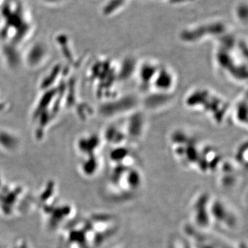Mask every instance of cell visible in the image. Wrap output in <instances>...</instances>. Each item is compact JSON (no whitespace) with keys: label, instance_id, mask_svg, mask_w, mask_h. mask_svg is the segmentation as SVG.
Here are the masks:
<instances>
[{"label":"cell","instance_id":"cell-7","mask_svg":"<svg viewBox=\"0 0 248 248\" xmlns=\"http://www.w3.org/2000/svg\"><path fill=\"white\" fill-rule=\"evenodd\" d=\"M0 1H1V0H0Z\"/></svg>","mask_w":248,"mask_h":248},{"label":"cell","instance_id":"cell-1","mask_svg":"<svg viewBox=\"0 0 248 248\" xmlns=\"http://www.w3.org/2000/svg\"><path fill=\"white\" fill-rule=\"evenodd\" d=\"M143 186V174L135 166L130 168L115 166L109 190L114 200L127 202L133 200Z\"/></svg>","mask_w":248,"mask_h":248},{"label":"cell","instance_id":"cell-4","mask_svg":"<svg viewBox=\"0 0 248 248\" xmlns=\"http://www.w3.org/2000/svg\"><path fill=\"white\" fill-rule=\"evenodd\" d=\"M183 231L190 248H237L211 231L196 229L189 223L184 225Z\"/></svg>","mask_w":248,"mask_h":248},{"label":"cell","instance_id":"cell-6","mask_svg":"<svg viewBox=\"0 0 248 248\" xmlns=\"http://www.w3.org/2000/svg\"><path fill=\"white\" fill-rule=\"evenodd\" d=\"M43 1L44 2L50 5H58L61 4L63 0H43Z\"/></svg>","mask_w":248,"mask_h":248},{"label":"cell","instance_id":"cell-5","mask_svg":"<svg viewBox=\"0 0 248 248\" xmlns=\"http://www.w3.org/2000/svg\"><path fill=\"white\" fill-rule=\"evenodd\" d=\"M169 248H190L186 239L179 235L171 237L169 242Z\"/></svg>","mask_w":248,"mask_h":248},{"label":"cell","instance_id":"cell-3","mask_svg":"<svg viewBox=\"0 0 248 248\" xmlns=\"http://www.w3.org/2000/svg\"><path fill=\"white\" fill-rule=\"evenodd\" d=\"M213 226L226 231H235L239 228L241 218L232 205L221 197L213 195L210 203Z\"/></svg>","mask_w":248,"mask_h":248},{"label":"cell","instance_id":"cell-2","mask_svg":"<svg viewBox=\"0 0 248 248\" xmlns=\"http://www.w3.org/2000/svg\"><path fill=\"white\" fill-rule=\"evenodd\" d=\"M213 195L206 190H200L190 201L189 206L190 224L200 231H210L213 228L210 203Z\"/></svg>","mask_w":248,"mask_h":248}]
</instances>
